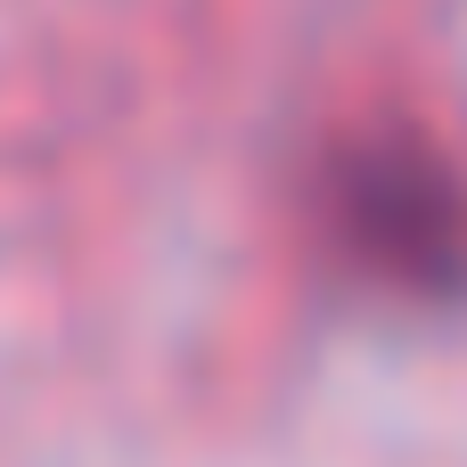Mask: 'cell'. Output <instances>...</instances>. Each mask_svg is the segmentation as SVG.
I'll return each instance as SVG.
<instances>
[{"instance_id":"obj_1","label":"cell","mask_w":467,"mask_h":467,"mask_svg":"<svg viewBox=\"0 0 467 467\" xmlns=\"http://www.w3.org/2000/svg\"><path fill=\"white\" fill-rule=\"evenodd\" d=\"M345 230L394 279H419V287L467 279V205H460V189L435 164H419V156H369L345 181Z\"/></svg>"}]
</instances>
